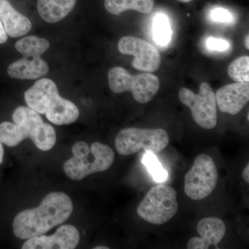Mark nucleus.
I'll return each instance as SVG.
<instances>
[{
	"label": "nucleus",
	"instance_id": "obj_1",
	"mask_svg": "<svg viewBox=\"0 0 249 249\" xmlns=\"http://www.w3.org/2000/svg\"><path fill=\"white\" fill-rule=\"evenodd\" d=\"M73 203L70 196L61 192L49 193L40 206L24 210L15 217V235L21 240L44 235L70 218Z\"/></svg>",
	"mask_w": 249,
	"mask_h": 249
},
{
	"label": "nucleus",
	"instance_id": "obj_2",
	"mask_svg": "<svg viewBox=\"0 0 249 249\" xmlns=\"http://www.w3.org/2000/svg\"><path fill=\"white\" fill-rule=\"evenodd\" d=\"M108 82L113 92L129 91L134 100L142 104L152 101L160 88V79L155 74L146 72L133 76L121 67H113L109 70Z\"/></svg>",
	"mask_w": 249,
	"mask_h": 249
},
{
	"label": "nucleus",
	"instance_id": "obj_3",
	"mask_svg": "<svg viewBox=\"0 0 249 249\" xmlns=\"http://www.w3.org/2000/svg\"><path fill=\"white\" fill-rule=\"evenodd\" d=\"M177 197V192L173 187L165 185L152 187L139 204L137 213L150 224H164L178 213Z\"/></svg>",
	"mask_w": 249,
	"mask_h": 249
},
{
	"label": "nucleus",
	"instance_id": "obj_4",
	"mask_svg": "<svg viewBox=\"0 0 249 249\" xmlns=\"http://www.w3.org/2000/svg\"><path fill=\"white\" fill-rule=\"evenodd\" d=\"M168 143V134L161 128L129 127L120 131L115 139L116 151L124 156L137 153L142 149L145 152L160 153L165 150Z\"/></svg>",
	"mask_w": 249,
	"mask_h": 249
},
{
	"label": "nucleus",
	"instance_id": "obj_5",
	"mask_svg": "<svg viewBox=\"0 0 249 249\" xmlns=\"http://www.w3.org/2000/svg\"><path fill=\"white\" fill-rule=\"evenodd\" d=\"M217 182L218 172L213 160L202 154L196 157L193 166L185 175V193L193 200H201L214 191Z\"/></svg>",
	"mask_w": 249,
	"mask_h": 249
},
{
	"label": "nucleus",
	"instance_id": "obj_6",
	"mask_svg": "<svg viewBox=\"0 0 249 249\" xmlns=\"http://www.w3.org/2000/svg\"><path fill=\"white\" fill-rule=\"evenodd\" d=\"M181 103L191 109L192 116L198 125L206 129H213L217 124L215 93L208 83H201L198 93L183 88L178 91Z\"/></svg>",
	"mask_w": 249,
	"mask_h": 249
},
{
	"label": "nucleus",
	"instance_id": "obj_7",
	"mask_svg": "<svg viewBox=\"0 0 249 249\" xmlns=\"http://www.w3.org/2000/svg\"><path fill=\"white\" fill-rule=\"evenodd\" d=\"M114 161V153L110 147L94 142L88 155L81 158L73 157L64 163L63 170L69 178L81 181L93 173L109 169Z\"/></svg>",
	"mask_w": 249,
	"mask_h": 249
},
{
	"label": "nucleus",
	"instance_id": "obj_8",
	"mask_svg": "<svg viewBox=\"0 0 249 249\" xmlns=\"http://www.w3.org/2000/svg\"><path fill=\"white\" fill-rule=\"evenodd\" d=\"M118 49L124 55H133L132 66L139 71L152 73L160 68L161 62L160 52L147 41L133 36H124L119 40Z\"/></svg>",
	"mask_w": 249,
	"mask_h": 249
},
{
	"label": "nucleus",
	"instance_id": "obj_9",
	"mask_svg": "<svg viewBox=\"0 0 249 249\" xmlns=\"http://www.w3.org/2000/svg\"><path fill=\"white\" fill-rule=\"evenodd\" d=\"M80 241V234L71 224L62 225L53 235H40L28 239L22 249H73Z\"/></svg>",
	"mask_w": 249,
	"mask_h": 249
},
{
	"label": "nucleus",
	"instance_id": "obj_10",
	"mask_svg": "<svg viewBox=\"0 0 249 249\" xmlns=\"http://www.w3.org/2000/svg\"><path fill=\"white\" fill-rule=\"evenodd\" d=\"M215 97L219 110L230 115H237L249 103V82H236L225 85L217 90Z\"/></svg>",
	"mask_w": 249,
	"mask_h": 249
},
{
	"label": "nucleus",
	"instance_id": "obj_11",
	"mask_svg": "<svg viewBox=\"0 0 249 249\" xmlns=\"http://www.w3.org/2000/svg\"><path fill=\"white\" fill-rule=\"evenodd\" d=\"M196 230L201 237L190 239L187 244L188 249H209L210 246H214L217 249L225 235L227 228L219 218L206 217L199 221Z\"/></svg>",
	"mask_w": 249,
	"mask_h": 249
},
{
	"label": "nucleus",
	"instance_id": "obj_12",
	"mask_svg": "<svg viewBox=\"0 0 249 249\" xmlns=\"http://www.w3.org/2000/svg\"><path fill=\"white\" fill-rule=\"evenodd\" d=\"M58 94V88L53 80L42 78L26 91L24 98L28 107L39 114H45L52 100Z\"/></svg>",
	"mask_w": 249,
	"mask_h": 249
},
{
	"label": "nucleus",
	"instance_id": "obj_13",
	"mask_svg": "<svg viewBox=\"0 0 249 249\" xmlns=\"http://www.w3.org/2000/svg\"><path fill=\"white\" fill-rule=\"evenodd\" d=\"M0 18L6 34L10 37H20L29 33L32 24L29 18L19 14L8 0H0Z\"/></svg>",
	"mask_w": 249,
	"mask_h": 249
},
{
	"label": "nucleus",
	"instance_id": "obj_14",
	"mask_svg": "<svg viewBox=\"0 0 249 249\" xmlns=\"http://www.w3.org/2000/svg\"><path fill=\"white\" fill-rule=\"evenodd\" d=\"M48 71V65L40 57H24L11 64L7 70L10 77L21 80L37 79Z\"/></svg>",
	"mask_w": 249,
	"mask_h": 249
},
{
	"label": "nucleus",
	"instance_id": "obj_15",
	"mask_svg": "<svg viewBox=\"0 0 249 249\" xmlns=\"http://www.w3.org/2000/svg\"><path fill=\"white\" fill-rule=\"evenodd\" d=\"M45 114L52 124L62 125L74 123L79 117L80 111L74 103L58 94L52 100Z\"/></svg>",
	"mask_w": 249,
	"mask_h": 249
},
{
	"label": "nucleus",
	"instance_id": "obj_16",
	"mask_svg": "<svg viewBox=\"0 0 249 249\" xmlns=\"http://www.w3.org/2000/svg\"><path fill=\"white\" fill-rule=\"evenodd\" d=\"M77 0H37V11L48 23H55L70 14Z\"/></svg>",
	"mask_w": 249,
	"mask_h": 249
},
{
	"label": "nucleus",
	"instance_id": "obj_17",
	"mask_svg": "<svg viewBox=\"0 0 249 249\" xmlns=\"http://www.w3.org/2000/svg\"><path fill=\"white\" fill-rule=\"evenodd\" d=\"M13 120L21 129L26 139L30 138L36 129L44 123L39 113L26 107H18L13 114Z\"/></svg>",
	"mask_w": 249,
	"mask_h": 249
},
{
	"label": "nucleus",
	"instance_id": "obj_18",
	"mask_svg": "<svg viewBox=\"0 0 249 249\" xmlns=\"http://www.w3.org/2000/svg\"><path fill=\"white\" fill-rule=\"evenodd\" d=\"M105 7L108 13L119 15L127 10L148 14L154 8V0H105Z\"/></svg>",
	"mask_w": 249,
	"mask_h": 249
},
{
	"label": "nucleus",
	"instance_id": "obj_19",
	"mask_svg": "<svg viewBox=\"0 0 249 249\" xmlns=\"http://www.w3.org/2000/svg\"><path fill=\"white\" fill-rule=\"evenodd\" d=\"M49 47L48 40L33 36L24 37L16 43L18 52L27 58L40 57L48 50Z\"/></svg>",
	"mask_w": 249,
	"mask_h": 249
},
{
	"label": "nucleus",
	"instance_id": "obj_20",
	"mask_svg": "<svg viewBox=\"0 0 249 249\" xmlns=\"http://www.w3.org/2000/svg\"><path fill=\"white\" fill-rule=\"evenodd\" d=\"M36 147L42 151L53 148L56 142L55 129L51 124L43 123L30 137Z\"/></svg>",
	"mask_w": 249,
	"mask_h": 249
},
{
	"label": "nucleus",
	"instance_id": "obj_21",
	"mask_svg": "<svg viewBox=\"0 0 249 249\" xmlns=\"http://www.w3.org/2000/svg\"><path fill=\"white\" fill-rule=\"evenodd\" d=\"M171 37L172 29L168 16L163 14L156 15L153 20V38L156 43L166 46Z\"/></svg>",
	"mask_w": 249,
	"mask_h": 249
},
{
	"label": "nucleus",
	"instance_id": "obj_22",
	"mask_svg": "<svg viewBox=\"0 0 249 249\" xmlns=\"http://www.w3.org/2000/svg\"><path fill=\"white\" fill-rule=\"evenodd\" d=\"M26 139L25 136L16 124L3 122L0 124V141L9 147H14Z\"/></svg>",
	"mask_w": 249,
	"mask_h": 249
},
{
	"label": "nucleus",
	"instance_id": "obj_23",
	"mask_svg": "<svg viewBox=\"0 0 249 249\" xmlns=\"http://www.w3.org/2000/svg\"><path fill=\"white\" fill-rule=\"evenodd\" d=\"M142 164L146 167L152 178L157 182H163L168 178V171L162 167L155 154L146 152L142 159Z\"/></svg>",
	"mask_w": 249,
	"mask_h": 249
},
{
	"label": "nucleus",
	"instance_id": "obj_24",
	"mask_svg": "<svg viewBox=\"0 0 249 249\" xmlns=\"http://www.w3.org/2000/svg\"><path fill=\"white\" fill-rule=\"evenodd\" d=\"M229 76L235 82L249 81V57H239L231 64L228 69Z\"/></svg>",
	"mask_w": 249,
	"mask_h": 249
},
{
	"label": "nucleus",
	"instance_id": "obj_25",
	"mask_svg": "<svg viewBox=\"0 0 249 249\" xmlns=\"http://www.w3.org/2000/svg\"><path fill=\"white\" fill-rule=\"evenodd\" d=\"M210 18L214 22L231 23L233 22L234 18L231 13L224 8H214L210 12Z\"/></svg>",
	"mask_w": 249,
	"mask_h": 249
},
{
	"label": "nucleus",
	"instance_id": "obj_26",
	"mask_svg": "<svg viewBox=\"0 0 249 249\" xmlns=\"http://www.w3.org/2000/svg\"><path fill=\"white\" fill-rule=\"evenodd\" d=\"M206 45L210 50L217 52H224L230 47V43L227 40L213 37L208 39Z\"/></svg>",
	"mask_w": 249,
	"mask_h": 249
},
{
	"label": "nucleus",
	"instance_id": "obj_27",
	"mask_svg": "<svg viewBox=\"0 0 249 249\" xmlns=\"http://www.w3.org/2000/svg\"><path fill=\"white\" fill-rule=\"evenodd\" d=\"M71 150L73 157L76 158H81L89 153L90 147L84 142H78L73 145Z\"/></svg>",
	"mask_w": 249,
	"mask_h": 249
},
{
	"label": "nucleus",
	"instance_id": "obj_28",
	"mask_svg": "<svg viewBox=\"0 0 249 249\" xmlns=\"http://www.w3.org/2000/svg\"><path fill=\"white\" fill-rule=\"evenodd\" d=\"M7 40V34L5 31L4 26L0 21V44H4Z\"/></svg>",
	"mask_w": 249,
	"mask_h": 249
},
{
	"label": "nucleus",
	"instance_id": "obj_29",
	"mask_svg": "<svg viewBox=\"0 0 249 249\" xmlns=\"http://www.w3.org/2000/svg\"><path fill=\"white\" fill-rule=\"evenodd\" d=\"M242 178H243L246 182L249 183V164H247L245 169H244Z\"/></svg>",
	"mask_w": 249,
	"mask_h": 249
},
{
	"label": "nucleus",
	"instance_id": "obj_30",
	"mask_svg": "<svg viewBox=\"0 0 249 249\" xmlns=\"http://www.w3.org/2000/svg\"><path fill=\"white\" fill-rule=\"evenodd\" d=\"M3 158H4V147H3L1 141H0V165L2 163Z\"/></svg>",
	"mask_w": 249,
	"mask_h": 249
},
{
	"label": "nucleus",
	"instance_id": "obj_31",
	"mask_svg": "<svg viewBox=\"0 0 249 249\" xmlns=\"http://www.w3.org/2000/svg\"><path fill=\"white\" fill-rule=\"evenodd\" d=\"M249 36H247V37H246V39H245V46H246V47H247V49H249Z\"/></svg>",
	"mask_w": 249,
	"mask_h": 249
},
{
	"label": "nucleus",
	"instance_id": "obj_32",
	"mask_svg": "<svg viewBox=\"0 0 249 249\" xmlns=\"http://www.w3.org/2000/svg\"><path fill=\"white\" fill-rule=\"evenodd\" d=\"M93 249H109L107 247H105V246H98L93 248Z\"/></svg>",
	"mask_w": 249,
	"mask_h": 249
},
{
	"label": "nucleus",
	"instance_id": "obj_33",
	"mask_svg": "<svg viewBox=\"0 0 249 249\" xmlns=\"http://www.w3.org/2000/svg\"><path fill=\"white\" fill-rule=\"evenodd\" d=\"M178 1H180V2L187 3L190 2V1H193V0H178Z\"/></svg>",
	"mask_w": 249,
	"mask_h": 249
}]
</instances>
